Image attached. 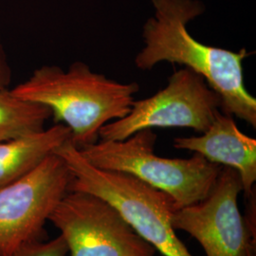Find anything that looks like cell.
Wrapping results in <instances>:
<instances>
[{
	"label": "cell",
	"instance_id": "1",
	"mask_svg": "<svg viewBox=\"0 0 256 256\" xmlns=\"http://www.w3.org/2000/svg\"><path fill=\"white\" fill-rule=\"evenodd\" d=\"M150 1L155 12L142 28L144 46L135 66L142 70H151L162 62L184 66L218 94L223 113L256 128V99L248 92L243 72V62L252 52L209 46L192 36L187 25L205 12L202 1Z\"/></svg>",
	"mask_w": 256,
	"mask_h": 256
},
{
	"label": "cell",
	"instance_id": "2",
	"mask_svg": "<svg viewBox=\"0 0 256 256\" xmlns=\"http://www.w3.org/2000/svg\"><path fill=\"white\" fill-rule=\"evenodd\" d=\"M12 92L46 106L56 124L70 128V140L80 149L98 142L106 124L128 115L140 86L110 79L77 61L66 70L54 64L42 66Z\"/></svg>",
	"mask_w": 256,
	"mask_h": 256
},
{
	"label": "cell",
	"instance_id": "3",
	"mask_svg": "<svg viewBox=\"0 0 256 256\" xmlns=\"http://www.w3.org/2000/svg\"><path fill=\"white\" fill-rule=\"evenodd\" d=\"M72 176L70 191L88 192L110 203L162 256H194L172 224L174 200L131 174L90 164L70 140L56 149Z\"/></svg>",
	"mask_w": 256,
	"mask_h": 256
},
{
	"label": "cell",
	"instance_id": "4",
	"mask_svg": "<svg viewBox=\"0 0 256 256\" xmlns=\"http://www.w3.org/2000/svg\"><path fill=\"white\" fill-rule=\"evenodd\" d=\"M156 135L144 129L122 140H102L79 149L97 168L131 174L170 196L182 208L204 200L223 166L194 153L189 158H169L155 153Z\"/></svg>",
	"mask_w": 256,
	"mask_h": 256
},
{
	"label": "cell",
	"instance_id": "5",
	"mask_svg": "<svg viewBox=\"0 0 256 256\" xmlns=\"http://www.w3.org/2000/svg\"><path fill=\"white\" fill-rule=\"evenodd\" d=\"M221 110V99L200 75L187 68L176 70L151 97L134 101L126 116L106 124L102 140H122L140 130L190 128L206 131Z\"/></svg>",
	"mask_w": 256,
	"mask_h": 256
},
{
	"label": "cell",
	"instance_id": "6",
	"mask_svg": "<svg viewBox=\"0 0 256 256\" xmlns=\"http://www.w3.org/2000/svg\"><path fill=\"white\" fill-rule=\"evenodd\" d=\"M48 221L59 230L70 256H156V250L110 203L70 191Z\"/></svg>",
	"mask_w": 256,
	"mask_h": 256
},
{
	"label": "cell",
	"instance_id": "7",
	"mask_svg": "<svg viewBox=\"0 0 256 256\" xmlns=\"http://www.w3.org/2000/svg\"><path fill=\"white\" fill-rule=\"evenodd\" d=\"M72 180L63 158L54 153L30 173L0 188V256H10L38 239Z\"/></svg>",
	"mask_w": 256,
	"mask_h": 256
},
{
	"label": "cell",
	"instance_id": "8",
	"mask_svg": "<svg viewBox=\"0 0 256 256\" xmlns=\"http://www.w3.org/2000/svg\"><path fill=\"white\" fill-rule=\"evenodd\" d=\"M242 182L238 172L223 166L209 194L174 212L172 224L194 238L206 256H248L254 252L252 223L238 207Z\"/></svg>",
	"mask_w": 256,
	"mask_h": 256
},
{
	"label": "cell",
	"instance_id": "9",
	"mask_svg": "<svg viewBox=\"0 0 256 256\" xmlns=\"http://www.w3.org/2000/svg\"><path fill=\"white\" fill-rule=\"evenodd\" d=\"M174 147L200 154L212 164L238 172L246 198L256 182V140L238 128L232 116L220 111L209 128L196 137L176 138Z\"/></svg>",
	"mask_w": 256,
	"mask_h": 256
},
{
	"label": "cell",
	"instance_id": "10",
	"mask_svg": "<svg viewBox=\"0 0 256 256\" xmlns=\"http://www.w3.org/2000/svg\"><path fill=\"white\" fill-rule=\"evenodd\" d=\"M68 140L70 128L56 124L34 134L0 142V188L30 173Z\"/></svg>",
	"mask_w": 256,
	"mask_h": 256
},
{
	"label": "cell",
	"instance_id": "11",
	"mask_svg": "<svg viewBox=\"0 0 256 256\" xmlns=\"http://www.w3.org/2000/svg\"><path fill=\"white\" fill-rule=\"evenodd\" d=\"M52 112L45 106L0 88V142L25 137L44 130Z\"/></svg>",
	"mask_w": 256,
	"mask_h": 256
},
{
	"label": "cell",
	"instance_id": "12",
	"mask_svg": "<svg viewBox=\"0 0 256 256\" xmlns=\"http://www.w3.org/2000/svg\"><path fill=\"white\" fill-rule=\"evenodd\" d=\"M68 254V245L64 238L59 234L46 242H41L38 239L28 242L10 256H66Z\"/></svg>",
	"mask_w": 256,
	"mask_h": 256
},
{
	"label": "cell",
	"instance_id": "13",
	"mask_svg": "<svg viewBox=\"0 0 256 256\" xmlns=\"http://www.w3.org/2000/svg\"><path fill=\"white\" fill-rule=\"evenodd\" d=\"M10 80L12 70L0 37V88H8Z\"/></svg>",
	"mask_w": 256,
	"mask_h": 256
},
{
	"label": "cell",
	"instance_id": "14",
	"mask_svg": "<svg viewBox=\"0 0 256 256\" xmlns=\"http://www.w3.org/2000/svg\"><path fill=\"white\" fill-rule=\"evenodd\" d=\"M248 256H254V252H250V254H248Z\"/></svg>",
	"mask_w": 256,
	"mask_h": 256
},
{
	"label": "cell",
	"instance_id": "15",
	"mask_svg": "<svg viewBox=\"0 0 256 256\" xmlns=\"http://www.w3.org/2000/svg\"></svg>",
	"mask_w": 256,
	"mask_h": 256
}]
</instances>
